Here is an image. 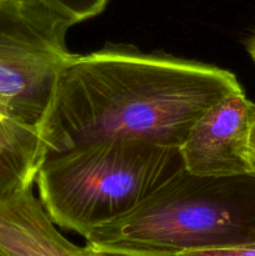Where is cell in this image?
Listing matches in <instances>:
<instances>
[{
	"label": "cell",
	"instance_id": "cell-1",
	"mask_svg": "<svg viewBox=\"0 0 255 256\" xmlns=\"http://www.w3.org/2000/svg\"><path fill=\"white\" fill-rule=\"evenodd\" d=\"M240 89L232 72L200 62L128 50L72 54L39 132L48 156L106 142L180 148L206 110Z\"/></svg>",
	"mask_w": 255,
	"mask_h": 256
},
{
	"label": "cell",
	"instance_id": "cell-2",
	"mask_svg": "<svg viewBox=\"0 0 255 256\" xmlns=\"http://www.w3.org/2000/svg\"><path fill=\"white\" fill-rule=\"evenodd\" d=\"M95 249L175 256L255 242V175L198 176L182 172L134 212L95 229Z\"/></svg>",
	"mask_w": 255,
	"mask_h": 256
},
{
	"label": "cell",
	"instance_id": "cell-3",
	"mask_svg": "<svg viewBox=\"0 0 255 256\" xmlns=\"http://www.w3.org/2000/svg\"><path fill=\"white\" fill-rule=\"evenodd\" d=\"M184 170L179 148L106 142L50 155L35 182L56 226L85 239L134 212Z\"/></svg>",
	"mask_w": 255,
	"mask_h": 256
},
{
	"label": "cell",
	"instance_id": "cell-4",
	"mask_svg": "<svg viewBox=\"0 0 255 256\" xmlns=\"http://www.w3.org/2000/svg\"><path fill=\"white\" fill-rule=\"evenodd\" d=\"M72 22L40 0H0V112L39 130L70 54Z\"/></svg>",
	"mask_w": 255,
	"mask_h": 256
},
{
	"label": "cell",
	"instance_id": "cell-5",
	"mask_svg": "<svg viewBox=\"0 0 255 256\" xmlns=\"http://www.w3.org/2000/svg\"><path fill=\"white\" fill-rule=\"evenodd\" d=\"M255 104L244 90L232 92L196 120L180 149L185 172L198 176L252 175L249 136Z\"/></svg>",
	"mask_w": 255,
	"mask_h": 256
},
{
	"label": "cell",
	"instance_id": "cell-6",
	"mask_svg": "<svg viewBox=\"0 0 255 256\" xmlns=\"http://www.w3.org/2000/svg\"><path fill=\"white\" fill-rule=\"evenodd\" d=\"M0 256H89L58 230L32 189L0 202Z\"/></svg>",
	"mask_w": 255,
	"mask_h": 256
},
{
	"label": "cell",
	"instance_id": "cell-7",
	"mask_svg": "<svg viewBox=\"0 0 255 256\" xmlns=\"http://www.w3.org/2000/svg\"><path fill=\"white\" fill-rule=\"evenodd\" d=\"M46 158L39 130L0 115V202L32 189Z\"/></svg>",
	"mask_w": 255,
	"mask_h": 256
},
{
	"label": "cell",
	"instance_id": "cell-8",
	"mask_svg": "<svg viewBox=\"0 0 255 256\" xmlns=\"http://www.w3.org/2000/svg\"><path fill=\"white\" fill-rule=\"evenodd\" d=\"M40 2L62 14V16L68 18L75 25L102 14L110 0H40Z\"/></svg>",
	"mask_w": 255,
	"mask_h": 256
},
{
	"label": "cell",
	"instance_id": "cell-9",
	"mask_svg": "<svg viewBox=\"0 0 255 256\" xmlns=\"http://www.w3.org/2000/svg\"><path fill=\"white\" fill-rule=\"evenodd\" d=\"M175 256H255V242L226 248H216V249L192 250V252H179Z\"/></svg>",
	"mask_w": 255,
	"mask_h": 256
},
{
	"label": "cell",
	"instance_id": "cell-10",
	"mask_svg": "<svg viewBox=\"0 0 255 256\" xmlns=\"http://www.w3.org/2000/svg\"><path fill=\"white\" fill-rule=\"evenodd\" d=\"M89 256H152V255H144V254H134V252H112V250H102L95 249V248L85 245Z\"/></svg>",
	"mask_w": 255,
	"mask_h": 256
},
{
	"label": "cell",
	"instance_id": "cell-11",
	"mask_svg": "<svg viewBox=\"0 0 255 256\" xmlns=\"http://www.w3.org/2000/svg\"><path fill=\"white\" fill-rule=\"evenodd\" d=\"M249 160L250 165H252V174L255 175V120L252 122V132H250L249 136Z\"/></svg>",
	"mask_w": 255,
	"mask_h": 256
},
{
	"label": "cell",
	"instance_id": "cell-12",
	"mask_svg": "<svg viewBox=\"0 0 255 256\" xmlns=\"http://www.w3.org/2000/svg\"><path fill=\"white\" fill-rule=\"evenodd\" d=\"M249 52H250V55H252V60H254V62H255V39L252 40V44H250V46H249Z\"/></svg>",
	"mask_w": 255,
	"mask_h": 256
},
{
	"label": "cell",
	"instance_id": "cell-13",
	"mask_svg": "<svg viewBox=\"0 0 255 256\" xmlns=\"http://www.w3.org/2000/svg\"><path fill=\"white\" fill-rule=\"evenodd\" d=\"M0 115H2V112H0ZM4 116H5V115H4Z\"/></svg>",
	"mask_w": 255,
	"mask_h": 256
}]
</instances>
